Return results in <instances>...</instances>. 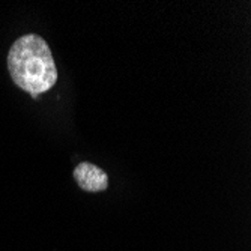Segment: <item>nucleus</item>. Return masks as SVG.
I'll return each mask as SVG.
<instances>
[{
    "mask_svg": "<svg viewBox=\"0 0 251 251\" xmlns=\"http://www.w3.org/2000/svg\"><path fill=\"white\" fill-rule=\"evenodd\" d=\"M12 81L32 98L50 90L57 81V68L47 41L36 33L20 36L8 53Z\"/></svg>",
    "mask_w": 251,
    "mask_h": 251,
    "instance_id": "1",
    "label": "nucleus"
},
{
    "mask_svg": "<svg viewBox=\"0 0 251 251\" xmlns=\"http://www.w3.org/2000/svg\"><path fill=\"white\" fill-rule=\"evenodd\" d=\"M77 185L87 193H100L108 188V175L92 163H78L73 172Z\"/></svg>",
    "mask_w": 251,
    "mask_h": 251,
    "instance_id": "2",
    "label": "nucleus"
}]
</instances>
